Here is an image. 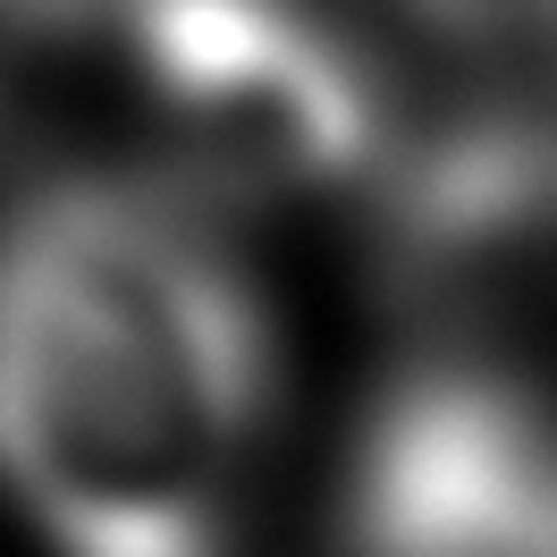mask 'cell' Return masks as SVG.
Returning <instances> with one entry per match:
<instances>
[{
	"label": "cell",
	"instance_id": "2",
	"mask_svg": "<svg viewBox=\"0 0 557 557\" xmlns=\"http://www.w3.org/2000/svg\"><path fill=\"white\" fill-rule=\"evenodd\" d=\"M136 51L177 152L220 195H305L381 144L372 76L287 0H136Z\"/></svg>",
	"mask_w": 557,
	"mask_h": 557
},
{
	"label": "cell",
	"instance_id": "4",
	"mask_svg": "<svg viewBox=\"0 0 557 557\" xmlns=\"http://www.w3.org/2000/svg\"><path fill=\"white\" fill-rule=\"evenodd\" d=\"M9 237L51 278H69L220 448H245L262 388H271V330L195 228L110 186H60L26 203Z\"/></svg>",
	"mask_w": 557,
	"mask_h": 557
},
{
	"label": "cell",
	"instance_id": "3",
	"mask_svg": "<svg viewBox=\"0 0 557 557\" xmlns=\"http://www.w3.org/2000/svg\"><path fill=\"white\" fill-rule=\"evenodd\" d=\"M355 557H557V397L507 363H431L363 440Z\"/></svg>",
	"mask_w": 557,
	"mask_h": 557
},
{
	"label": "cell",
	"instance_id": "5",
	"mask_svg": "<svg viewBox=\"0 0 557 557\" xmlns=\"http://www.w3.org/2000/svg\"><path fill=\"white\" fill-rule=\"evenodd\" d=\"M69 9L76 0H0V94H9V76L26 69L42 42L69 26Z\"/></svg>",
	"mask_w": 557,
	"mask_h": 557
},
{
	"label": "cell",
	"instance_id": "1",
	"mask_svg": "<svg viewBox=\"0 0 557 557\" xmlns=\"http://www.w3.org/2000/svg\"><path fill=\"white\" fill-rule=\"evenodd\" d=\"M0 473L60 557H211L228 448L69 278L0 237Z\"/></svg>",
	"mask_w": 557,
	"mask_h": 557
}]
</instances>
